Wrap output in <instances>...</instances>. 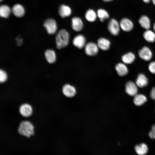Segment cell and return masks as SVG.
<instances>
[{
    "mask_svg": "<svg viewBox=\"0 0 155 155\" xmlns=\"http://www.w3.org/2000/svg\"><path fill=\"white\" fill-rule=\"evenodd\" d=\"M62 92L65 96L71 98L75 95L76 90L74 86L69 84H67L63 86L62 89Z\"/></svg>",
    "mask_w": 155,
    "mask_h": 155,
    "instance_id": "cell-6",
    "label": "cell"
},
{
    "mask_svg": "<svg viewBox=\"0 0 155 155\" xmlns=\"http://www.w3.org/2000/svg\"><path fill=\"white\" fill-rule=\"evenodd\" d=\"M7 74L3 69H1L0 70V83L3 84L6 82L7 80Z\"/></svg>",
    "mask_w": 155,
    "mask_h": 155,
    "instance_id": "cell-27",
    "label": "cell"
},
{
    "mask_svg": "<svg viewBox=\"0 0 155 155\" xmlns=\"http://www.w3.org/2000/svg\"><path fill=\"white\" fill-rule=\"evenodd\" d=\"M148 80L144 74L140 73L136 80L135 84L139 87L142 88L146 86L148 84Z\"/></svg>",
    "mask_w": 155,
    "mask_h": 155,
    "instance_id": "cell-14",
    "label": "cell"
},
{
    "mask_svg": "<svg viewBox=\"0 0 155 155\" xmlns=\"http://www.w3.org/2000/svg\"><path fill=\"white\" fill-rule=\"evenodd\" d=\"M11 11L10 8L6 5H2L0 7V16L3 18H7Z\"/></svg>",
    "mask_w": 155,
    "mask_h": 155,
    "instance_id": "cell-26",
    "label": "cell"
},
{
    "mask_svg": "<svg viewBox=\"0 0 155 155\" xmlns=\"http://www.w3.org/2000/svg\"><path fill=\"white\" fill-rule=\"evenodd\" d=\"M135 150L139 155H145L148 152V148L147 146L144 143L137 145L135 147Z\"/></svg>",
    "mask_w": 155,
    "mask_h": 155,
    "instance_id": "cell-24",
    "label": "cell"
},
{
    "mask_svg": "<svg viewBox=\"0 0 155 155\" xmlns=\"http://www.w3.org/2000/svg\"><path fill=\"white\" fill-rule=\"evenodd\" d=\"M19 112L22 116L28 118L32 115L33 113V109L30 104L25 103L20 106L19 107Z\"/></svg>",
    "mask_w": 155,
    "mask_h": 155,
    "instance_id": "cell-5",
    "label": "cell"
},
{
    "mask_svg": "<svg viewBox=\"0 0 155 155\" xmlns=\"http://www.w3.org/2000/svg\"><path fill=\"white\" fill-rule=\"evenodd\" d=\"M147 100V98L144 95L137 94L134 96L133 101L135 105L140 106L143 104Z\"/></svg>",
    "mask_w": 155,
    "mask_h": 155,
    "instance_id": "cell-22",
    "label": "cell"
},
{
    "mask_svg": "<svg viewBox=\"0 0 155 155\" xmlns=\"http://www.w3.org/2000/svg\"><path fill=\"white\" fill-rule=\"evenodd\" d=\"M98 48L97 44L90 42L86 44L85 46V51L87 55L94 56L97 54Z\"/></svg>",
    "mask_w": 155,
    "mask_h": 155,
    "instance_id": "cell-7",
    "label": "cell"
},
{
    "mask_svg": "<svg viewBox=\"0 0 155 155\" xmlns=\"http://www.w3.org/2000/svg\"><path fill=\"white\" fill-rule=\"evenodd\" d=\"M97 17V13L92 9H89L86 11L85 17L90 22H93L96 21Z\"/></svg>",
    "mask_w": 155,
    "mask_h": 155,
    "instance_id": "cell-21",
    "label": "cell"
},
{
    "mask_svg": "<svg viewBox=\"0 0 155 155\" xmlns=\"http://www.w3.org/2000/svg\"><path fill=\"white\" fill-rule=\"evenodd\" d=\"M97 17L100 21L102 22H103L105 20L108 19L109 17L108 12L103 9H98L97 11Z\"/></svg>",
    "mask_w": 155,
    "mask_h": 155,
    "instance_id": "cell-25",
    "label": "cell"
},
{
    "mask_svg": "<svg viewBox=\"0 0 155 155\" xmlns=\"http://www.w3.org/2000/svg\"><path fill=\"white\" fill-rule=\"evenodd\" d=\"M97 45L99 48L103 51H107L110 48V41L106 38H100L97 41Z\"/></svg>",
    "mask_w": 155,
    "mask_h": 155,
    "instance_id": "cell-16",
    "label": "cell"
},
{
    "mask_svg": "<svg viewBox=\"0 0 155 155\" xmlns=\"http://www.w3.org/2000/svg\"><path fill=\"white\" fill-rule=\"evenodd\" d=\"M143 36L144 39L149 42L152 43L155 41V33L149 29L144 32Z\"/></svg>",
    "mask_w": 155,
    "mask_h": 155,
    "instance_id": "cell-23",
    "label": "cell"
},
{
    "mask_svg": "<svg viewBox=\"0 0 155 155\" xmlns=\"http://www.w3.org/2000/svg\"><path fill=\"white\" fill-rule=\"evenodd\" d=\"M149 135L152 139H155V124L152 127L151 130L149 133Z\"/></svg>",
    "mask_w": 155,
    "mask_h": 155,
    "instance_id": "cell-29",
    "label": "cell"
},
{
    "mask_svg": "<svg viewBox=\"0 0 155 155\" xmlns=\"http://www.w3.org/2000/svg\"><path fill=\"white\" fill-rule=\"evenodd\" d=\"M138 55L140 58L146 61H150L153 55L151 50L146 46L143 47L139 51Z\"/></svg>",
    "mask_w": 155,
    "mask_h": 155,
    "instance_id": "cell-8",
    "label": "cell"
},
{
    "mask_svg": "<svg viewBox=\"0 0 155 155\" xmlns=\"http://www.w3.org/2000/svg\"><path fill=\"white\" fill-rule=\"evenodd\" d=\"M0 0V1H2L3 0Z\"/></svg>",
    "mask_w": 155,
    "mask_h": 155,
    "instance_id": "cell-36",
    "label": "cell"
},
{
    "mask_svg": "<svg viewBox=\"0 0 155 155\" xmlns=\"http://www.w3.org/2000/svg\"><path fill=\"white\" fill-rule=\"evenodd\" d=\"M72 10L69 6L62 4L60 6L59 9V13L62 18H65L70 16L72 13Z\"/></svg>",
    "mask_w": 155,
    "mask_h": 155,
    "instance_id": "cell-13",
    "label": "cell"
},
{
    "mask_svg": "<svg viewBox=\"0 0 155 155\" xmlns=\"http://www.w3.org/2000/svg\"><path fill=\"white\" fill-rule=\"evenodd\" d=\"M135 59V54L131 52H129L123 55L121 57V59L125 64H130L133 63Z\"/></svg>",
    "mask_w": 155,
    "mask_h": 155,
    "instance_id": "cell-19",
    "label": "cell"
},
{
    "mask_svg": "<svg viewBox=\"0 0 155 155\" xmlns=\"http://www.w3.org/2000/svg\"><path fill=\"white\" fill-rule=\"evenodd\" d=\"M69 34L66 30L62 29L60 30L55 36L57 48L60 49L67 46L69 43Z\"/></svg>",
    "mask_w": 155,
    "mask_h": 155,
    "instance_id": "cell-2",
    "label": "cell"
},
{
    "mask_svg": "<svg viewBox=\"0 0 155 155\" xmlns=\"http://www.w3.org/2000/svg\"><path fill=\"white\" fill-rule=\"evenodd\" d=\"M119 24L121 28L125 32H129L133 28L134 25L133 22L127 18H123L121 19Z\"/></svg>",
    "mask_w": 155,
    "mask_h": 155,
    "instance_id": "cell-9",
    "label": "cell"
},
{
    "mask_svg": "<svg viewBox=\"0 0 155 155\" xmlns=\"http://www.w3.org/2000/svg\"><path fill=\"white\" fill-rule=\"evenodd\" d=\"M148 69L151 73L155 74V61H152L149 64Z\"/></svg>",
    "mask_w": 155,
    "mask_h": 155,
    "instance_id": "cell-28",
    "label": "cell"
},
{
    "mask_svg": "<svg viewBox=\"0 0 155 155\" xmlns=\"http://www.w3.org/2000/svg\"><path fill=\"white\" fill-rule=\"evenodd\" d=\"M135 83L131 81L127 82L125 85V92L130 96H134L137 94L138 88Z\"/></svg>",
    "mask_w": 155,
    "mask_h": 155,
    "instance_id": "cell-10",
    "label": "cell"
},
{
    "mask_svg": "<svg viewBox=\"0 0 155 155\" xmlns=\"http://www.w3.org/2000/svg\"><path fill=\"white\" fill-rule=\"evenodd\" d=\"M153 4L155 5V0H152Z\"/></svg>",
    "mask_w": 155,
    "mask_h": 155,
    "instance_id": "cell-35",
    "label": "cell"
},
{
    "mask_svg": "<svg viewBox=\"0 0 155 155\" xmlns=\"http://www.w3.org/2000/svg\"><path fill=\"white\" fill-rule=\"evenodd\" d=\"M138 22L142 28L146 30L149 29L151 27V22L150 19L145 15L140 17Z\"/></svg>",
    "mask_w": 155,
    "mask_h": 155,
    "instance_id": "cell-20",
    "label": "cell"
},
{
    "mask_svg": "<svg viewBox=\"0 0 155 155\" xmlns=\"http://www.w3.org/2000/svg\"><path fill=\"white\" fill-rule=\"evenodd\" d=\"M143 2L146 3H149L151 0H142Z\"/></svg>",
    "mask_w": 155,
    "mask_h": 155,
    "instance_id": "cell-32",
    "label": "cell"
},
{
    "mask_svg": "<svg viewBox=\"0 0 155 155\" xmlns=\"http://www.w3.org/2000/svg\"><path fill=\"white\" fill-rule=\"evenodd\" d=\"M153 29L155 32V22L154 23L153 25Z\"/></svg>",
    "mask_w": 155,
    "mask_h": 155,
    "instance_id": "cell-34",
    "label": "cell"
},
{
    "mask_svg": "<svg viewBox=\"0 0 155 155\" xmlns=\"http://www.w3.org/2000/svg\"><path fill=\"white\" fill-rule=\"evenodd\" d=\"M12 11L13 14L18 17L23 16L25 13V9L24 7L19 4H15L13 6Z\"/></svg>",
    "mask_w": 155,
    "mask_h": 155,
    "instance_id": "cell-18",
    "label": "cell"
},
{
    "mask_svg": "<svg viewBox=\"0 0 155 155\" xmlns=\"http://www.w3.org/2000/svg\"><path fill=\"white\" fill-rule=\"evenodd\" d=\"M44 26L49 34H54L57 31V23L53 19H49L46 20L44 24Z\"/></svg>",
    "mask_w": 155,
    "mask_h": 155,
    "instance_id": "cell-4",
    "label": "cell"
},
{
    "mask_svg": "<svg viewBox=\"0 0 155 155\" xmlns=\"http://www.w3.org/2000/svg\"><path fill=\"white\" fill-rule=\"evenodd\" d=\"M83 26V22L81 18L78 17H74L72 18L71 27L74 30L80 31L82 29Z\"/></svg>",
    "mask_w": 155,
    "mask_h": 155,
    "instance_id": "cell-12",
    "label": "cell"
},
{
    "mask_svg": "<svg viewBox=\"0 0 155 155\" xmlns=\"http://www.w3.org/2000/svg\"><path fill=\"white\" fill-rule=\"evenodd\" d=\"M72 42L73 45L79 49H82L85 47L86 44V39L82 34L76 36L73 39Z\"/></svg>",
    "mask_w": 155,
    "mask_h": 155,
    "instance_id": "cell-11",
    "label": "cell"
},
{
    "mask_svg": "<svg viewBox=\"0 0 155 155\" xmlns=\"http://www.w3.org/2000/svg\"><path fill=\"white\" fill-rule=\"evenodd\" d=\"M103 1L105 2H109L110 1H111L113 0H102Z\"/></svg>",
    "mask_w": 155,
    "mask_h": 155,
    "instance_id": "cell-33",
    "label": "cell"
},
{
    "mask_svg": "<svg viewBox=\"0 0 155 155\" xmlns=\"http://www.w3.org/2000/svg\"><path fill=\"white\" fill-rule=\"evenodd\" d=\"M107 28L110 33L114 36L119 34L121 28L119 23L114 18L111 19L108 22Z\"/></svg>",
    "mask_w": 155,
    "mask_h": 155,
    "instance_id": "cell-3",
    "label": "cell"
},
{
    "mask_svg": "<svg viewBox=\"0 0 155 155\" xmlns=\"http://www.w3.org/2000/svg\"><path fill=\"white\" fill-rule=\"evenodd\" d=\"M150 96L152 99L155 100V86L152 88L150 92Z\"/></svg>",
    "mask_w": 155,
    "mask_h": 155,
    "instance_id": "cell-31",
    "label": "cell"
},
{
    "mask_svg": "<svg viewBox=\"0 0 155 155\" xmlns=\"http://www.w3.org/2000/svg\"><path fill=\"white\" fill-rule=\"evenodd\" d=\"M44 56L46 61L49 63H53L56 60L55 52L52 49H48L46 50L44 52Z\"/></svg>",
    "mask_w": 155,
    "mask_h": 155,
    "instance_id": "cell-17",
    "label": "cell"
},
{
    "mask_svg": "<svg viewBox=\"0 0 155 155\" xmlns=\"http://www.w3.org/2000/svg\"><path fill=\"white\" fill-rule=\"evenodd\" d=\"M18 130L20 135L29 138L34 134V127L30 121L24 120L20 123Z\"/></svg>",
    "mask_w": 155,
    "mask_h": 155,
    "instance_id": "cell-1",
    "label": "cell"
},
{
    "mask_svg": "<svg viewBox=\"0 0 155 155\" xmlns=\"http://www.w3.org/2000/svg\"><path fill=\"white\" fill-rule=\"evenodd\" d=\"M115 69L118 75L121 76H125L128 73V68L124 63H120L117 64Z\"/></svg>",
    "mask_w": 155,
    "mask_h": 155,
    "instance_id": "cell-15",
    "label": "cell"
},
{
    "mask_svg": "<svg viewBox=\"0 0 155 155\" xmlns=\"http://www.w3.org/2000/svg\"><path fill=\"white\" fill-rule=\"evenodd\" d=\"M16 42L17 45L20 46L22 44L23 42V40L22 38L20 36H17L16 38Z\"/></svg>",
    "mask_w": 155,
    "mask_h": 155,
    "instance_id": "cell-30",
    "label": "cell"
}]
</instances>
